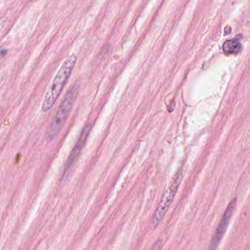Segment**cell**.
Instances as JSON below:
<instances>
[{
    "label": "cell",
    "instance_id": "obj_2",
    "mask_svg": "<svg viewBox=\"0 0 250 250\" xmlns=\"http://www.w3.org/2000/svg\"><path fill=\"white\" fill-rule=\"evenodd\" d=\"M79 89H80V84L79 83H75L67 91L64 99L60 104V108L52 123L48 128L46 133V138L48 141H52L61 131L62 128L64 126V123L67 121L69 115L73 110L79 95Z\"/></svg>",
    "mask_w": 250,
    "mask_h": 250
},
{
    "label": "cell",
    "instance_id": "obj_5",
    "mask_svg": "<svg viewBox=\"0 0 250 250\" xmlns=\"http://www.w3.org/2000/svg\"><path fill=\"white\" fill-rule=\"evenodd\" d=\"M91 132L90 125H86L83 130L81 132L79 135V139L77 142L75 144L74 147L72 149L71 152L70 153L68 158H67V162H66L65 167H64V174L67 175L69 170L72 168V166L76 163L78 157L80 154L81 151L83 149V146L86 144V141H87L88 137H89V133Z\"/></svg>",
    "mask_w": 250,
    "mask_h": 250
},
{
    "label": "cell",
    "instance_id": "obj_7",
    "mask_svg": "<svg viewBox=\"0 0 250 250\" xmlns=\"http://www.w3.org/2000/svg\"><path fill=\"white\" fill-rule=\"evenodd\" d=\"M162 248V241L160 239L157 240V242L153 245L152 248L151 250H161Z\"/></svg>",
    "mask_w": 250,
    "mask_h": 250
},
{
    "label": "cell",
    "instance_id": "obj_4",
    "mask_svg": "<svg viewBox=\"0 0 250 250\" xmlns=\"http://www.w3.org/2000/svg\"><path fill=\"white\" fill-rule=\"evenodd\" d=\"M236 206V199L233 200L229 204V205L228 206L227 208H226L223 217H222L217 230H216L215 234L213 236L212 240H211V244H210L209 250H217L222 238H223L225 233H226V229H227L229 222H230V219H231L232 214H233V211H234Z\"/></svg>",
    "mask_w": 250,
    "mask_h": 250
},
{
    "label": "cell",
    "instance_id": "obj_6",
    "mask_svg": "<svg viewBox=\"0 0 250 250\" xmlns=\"http://www.w3.org/2000/svg\"><path fill=\"white\" fill-rule=\"evenodd\" d=\"M223 52L227 55L237 54L242 50L241 36H236L233 39L228 40L223 43Z\"/></svg>",
    "mask_w": 250,
    "mask_h": 250
},
{
    "label": "cell",
    "instance_id": "obj_1",
    "mask_svg": "<svg viewBox=\"0 0 250 250\" xmlns=\"http://www.w3.org/2000/svg\"><path fill=\"white\" fill-rule=\"evenodd\" d=\"M77 62V56L72 54L63 63L62 67L56 75L49 90L45 95L42 105L43 112L49 111L57 101V98L62 92L66 83L68 81L72 71Z\"/></svg>",
    "mask_w": 250,
    "mask_h": 250
},
{
    "label": "cell",
    "instance_id": "obj_3",
    "mask_svg": "<svg viewBox=\"0 0 250 250\" xmlns=\"http://www.w3.org/2000/svg\"><path fill=\"white\" fill-rule=\"evenodd\" d=\"M182 179H183V170L181 168L176 172V174L173 176L171 182L166 192L163 194L160 204L157 206V208L154 211L152 220H151L153 229H156L160 224V222L164 218L165 214L167 212L169 207H170V204L173 202V199L177 193Z\"/></svg>",
    "mask_w": 250,
    "mask_h": 250
},
{
    "label": "cell",
    "instance_id": "obj_8",
    "mask_svg": "<svg viewBox=\"0 0 250 250\" xmlns=\"http://www.w3.org/2000/svg\"><path fill=\"white\" fill-rule=\"evenodd\" d=\"M6 53H7V51H6V50H1V51H0V56H4L5 55Z\"/></svg>",
    "mask_w": 250,
    "mask_h": 250
}]
</instances>
